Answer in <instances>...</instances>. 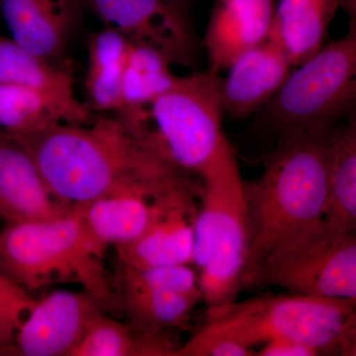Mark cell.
<instances>
[{"label":"cell","mask_w":356,"mask_h":356,"mask_svg":"<svg viewBox=\"0 0 356 356\" xmlns=\"http://www.w3.org/2000/svg\"><path fill=\"white\" fill-rule=\"evenodd\" d=\"M255 351L243 343L219 321L209 318L186 343L179 346L175 356H250Z\"/></svg>","instance_id":"obj_26"},{"label":"cell","mask_w":356,"mask_h":356,"mask_svg":"<svg viewBox=\"0 0 356 356\" xmlns=\"http://www.w3.org/2000/svg\"><path fill=\"white\" fill-rule=\"evenodd\" d=\"M86 9V0H0L10 38L56 64L64 58Z\"/></svg>","instance_id":"obj_11"},{"label":"cell","mask_w":356,"mask_h":356,"mask_svg":"<svg viewBox=\"0 0 356 356\" xmlns=\"http://www.w3.org/2000/svg\"><path fill=\"white\" fill-rule=\"evenodd\" d=\"M201 184L175 189L156 199V211L146 231L133 243L117 248L124 269L192 264L196 197Z\"/></svg>","instance_id":"obj_9"},{"label":"cell","mask_w":356,"mask_h":356,"mask_svg":"<svg viewBox=\"0 0 356 356\" xmlns=\"http://www.w3.org/2000/svg\"><path fill=\"white\" fill-rule=\"evenodd\" d=\"M95 117L88 105L72 104L34 89L0 83V131L22 139L57 124L90 123Z\"/></svg>","instance_id":"obj_15"},{"label":"cell","mask_w":356,"mask_h":356,"mask_svg":"<svg viewBox=\"0 0 356 356\" xmlns=\"http://www.w3.org/2000/svg\"><path fill=\"white\" fill-rule=\"evenodd\" d=\"M178 348L161 332L138 337L127 325L99 314L70 356H175Z\"/></svg>","instance_id":"obj_22"},{"label":"cell","mask_w":356,"mask_h":356,"mask_svg":"<svg viewBox=\"0 0 356 356\" xmlns=\"http://www.w3.org/2000/svg\"><path fill=\"white\" fill-rule=\"evenodd\" d=\"M297 67L259 111L266 127L281 137L332 133L356 114V28Z\"/></svg>","instance_id":"obj_4"},{"label":"cell","mask_w":356,"mask_h":356,"mask_svg":"<svg viewBox=\"0 0 356 356\" xmlns=\"http://www.w3.org/2000/svg\"><path fill=\"white\" fill-rule=\"evenodd\" d=\"M132 42L113 28L92 33L88 42L84 86L88 106L95 111L116 113L121 105V86Z\"/></svg>","instance_id":"obj_18"},{"label":"cell","mask_w":356,"mask_h":356,"mask_svg":"<svg viewBox=\"0 0 356 356\" xmlns=\"http://www.w3.org/2000/svg\"><path fill=\"white\" fill-rule=\"evenodd\" d=\"M254 283L356 302V232L334 231L323 224L305 242L261 269Z\"/></svg>","instance_id":"obj_7"},{"label":"cell","mask_w":356,"mask_h":356,"mask_svg":"<svg viewBox=\"0 0 356 356\" xmlns=\"http://www.w3.org/2000/svg\"><path fill=\"white\" fill-rule=\"evenodd\" d=\"M293 65L277 42H266L245 51L220 77V102L224 114L245 118L259 112L282 88Z\"/></svg>","instance_id":"obj_12"},{"label":"cell","mask_w":356,"mask_h":356,"mask_svg":"<svg viewBox=\"0 0 356 356\" xmlns=\"http://www.w3.org/2000/svg\"><path fill=\"white\" fill-rule=\"evenodd\" d=\"M355 302L292 293L266 295L209 311L243 343L252 348L273 341H298L318 355H336Z\"/></svg>","instance_id":"obj_6"},{"label":"cell","mask_w":356,"mask_h":356,"mask_svg":"<svg viewBox=\"0 0 356 356\" xmlns=\"http://www.w3.org/2000/svg\"><path fill=\"white\" fill-rule=\"evenodd\" d=\"M99 305L86 292L55 291L35 302L15 337L13 350L24 356H70Z\"/></svg>","instance_id":"obj_10"},{"label":"cell","mask_w":356,"mask_h":356,"mask_svg":"<svg viewBox=\"0 0 356 356\" xmlns=\"http://www.w3.org/2000/svg\"><path fill=\"white\" fill-rule=\"evenodd\" d=\"M332 134L283 136L261 177L247 187L250 245L245 285L324 224Z\"/></svg>","instance_id":"obj_2"},{"label":"cell","mask_w":356,"mask_h":356,"mask_svg":"<svg viewBox=\"0 0 356 356\" xmlns=\"http://www.w3.org/2000/svg\"><path fill=\"white\" fill-rule=\"evenodd\" d=\"M324 225L334 231L356 232V114L332 134L331 178Z\"/></svg>","instance_id":"obj_20"},{"label":"cell","mask_w":356,"mask_h":356,"mask_svg":"<svg viewBox=\"0 0 356 356\" xmlns=\"http://www.w3.org/2000/svg\"><path fill=\"white\" fill-rule=\"evenodd\" d=\"M172 65L154 49L132 43L122 79L120 108L115 114L132 124L147 120L149 105L177 81Z\"/></svg>","instance_id":"obj_17"},{"label":"cell","mask_w":356,"mask_h":356,"mask_svg":"<svg viewBox=\"0 0 356 356\" xmlns=\"http://www.w3.org/2000/svg\"><path fill=\"white\" fill-rule=\"evenodd\" d=\"M219 74L196 72L177 83L147 108V119L180 168L201 179L236 159L222 129Z\"/></svg>","instance_id":"obj_5"},{"label":"cell","mask_w":356,"mask_h":356,"mask_svg":"<svg viewBox=\"0 0 356 356\" xmlns=\"http://www.w3.org/2000/svg\"><path fill=\"white\" fill-rule=\"evenodd\" d=\"M348 19V28H356V0H339Z\"/></svg>","instance_id":"obj_29"},{"label":"cell","mask_w":356,"mask_h":356,"mask_svg":"<svg viewBox=\"0 0 356 356\" xmlns=\"http://www.w3.org/2000/svg\"><path fill=\"white\" fill-rule=\"evenodd\" d=\"M0 83L15 84L76 104L69 70L34 55L9 37L0 35Z\"/></svg>","instance_id":"obj_21"},{"label":"cell","mask_w":356,"mask_h":356,"mask_svg":"<svg viewBox=\"0 0 356 356\" xmlns=\"http://www.w3.org/2000/svg\"><path fill=\"white\" fill-rule=\"evenodd\" d=\"M86 8L105 27L133 44L163 54L170 64L197 65L200 44L193 17L194 0H86Z\"/></svg>","instance_id":"obj_8"},{"label":"cell","mask_w":356,"mask_h":356,"mask_svg":"<svg viewBox=\"0 0 356 356\" xmlns=\"http://www.w3.org/2000/svg\"><path fill=\"white\" fill-rule=\"evenodd\" d=\"M125 291L200 292L198 274L191 264H170L127 270L124 269Z\"/></svg>","instance_id":"obj_24"},{"label":"cell","mask_w":356,"mask_h":356,"mask_svg":"<svg viewBox=\"0 0 356 356\" xmlns=\"http://www.w3.org/2000/svg\"><path fill=\"white\" fill-rule=\"evenodd\" d=\"M74 207L102 245L120 248L146 231L154 218L156 199L140 194H115Z\"/></svg>","instance_id":"obj_19"},{"label":"cell","mask_w":356,"mask_h":356,"mask_svg":"<svg viewBox=\"0 0 356 356\" xmlns=\"http://www.w3.org/2000/svg\"><path fill=\"white\" fill-rule=\"evenodd\" d=\"M35 302L0 268V353L13 350L16 334Z\"/></svg>","instance_id":"obj_25"},{"label":"cell","mask_w":356,"mask_h":356,"mask_svg":"<svg viewBox=\"0 0 356 356\" xmlns=\"http://www.w3.org/2000/svg\"><path fill=\"white\" fill-rule=\"evenodd\" d=\"M336 355L356 356V302L355 310L343 339L337 346Z\"/></svg>","instance_id":"obj_28"},{"label":"cell","mask_w":356,"mask_h":356,"mask_svg":"<svg viewBox=\"0 0 356 356\" xmlns=\"http://www.w3.org/2000/svg\"><path fill=\"white\" fill-rule=\"evenodd\" d=\"M337 8L339 0H280L269 38L282 47L297 67L324 46Z\"/></svg>","instance_id":"obj_16"},{"label":"cell","mask_w":356,"mask_h":356,"mask_svg":"<svg viewBox=\"0 0 356 356\" xmlns=\"http://www.w3.org/2000/svg\"><path fill=\"white\" fill-rule=\"evenodd\" d=\"M36 163L56 198L70 207L115 194L156 199L196 184L173 161L149 124L99 115L84 125L57 124L15 139Z\"/></svg>","instance_id":"obj_1"},{"label":"cell","mask_w":356,"mask_h":356,"mask_svg":"<svg viewBox=\"0 0 356 356\" xmlns=\"http://www.w3.org/2000/svg\"><path fill=\"white\" fill-rule=\"evenodd\" d=\"M72 208L54 196L25 147L0 131V217L42 221L64 216Z\"/></svg>","instance_id":"obj_14"},{"label":"cell","mask_w":356,"mask_h":356,"mask_svg":"<svg viewBox=\"0 0 356 356\" xmlns=\"http://www.w3.org/2000/svg\"><path fill=\"white\" fill-rule=\"evenodd\" d=\"M255 355L259 356H318V353L298 341H273L262 344Z\"/></svg>","instance_id":"obj_27"},{"label":"cell","mask_w":356,"mask_h":356,"mask_svg":"<svg viewBox=\"0 0 356 356\" xmlns=\"http://www.w3.org/2000/svg\"><path fill=\"white\" fill-rule=\"evenodd\" d=\"M106 248L72 207L55 219L8 222L0 233V268L26 290L76 283L102 305L111 299L102 264Z\"/></svg>","instance_id":"obj_3"},{"label":"cell","mask_w":356,"mask_h":356,"mask_svg":"<svg viewBox=\"0 0 356 356\" xmlns=\"http://www.w3.org/2000/svg\"><path fill=\"white\" fill-rule=\"evenodd\" d=\"M274 0H216L203 47L210 72L220 74L229 65L270 37Z\"/></svg>","instance_id":"obj_13"},{"label":"cell","mask_w":356,"mask_h":356,"mask_svg":"<svg viewBox=\"0 0 356 356\" xmlns=\"http://www.w3.org/2000/svg\"><path fill=\"white\" fill-rule=\"evenodd\" d=\"M129 316L140 332H159L186 322L202 294L170 291H125Z\"/></svg>","instance_id":"obj_23"}]
</instances>
